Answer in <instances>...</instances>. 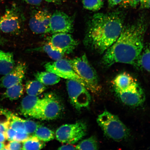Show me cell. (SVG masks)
I'll return each instance as SVG.
<instances>
[{"mask_svg":"<svg viewBox=\"0 0 150 150\" xmlns=\"http://www.w3.org/2000/svg\"><path fill=\"white\" fill-rule=\"evenodd\" d=\"M147 21L142 16L134 22L124 25L117 40L105 52L102 63L106 67L116 63L127 64L137 67L144 46Z\"/></svg>","mask_w":150,"mask_h":150,"instance_id":"1","label":"cell"},{"mask_svg":"<svg viewBox=\"0 0 150 150\" xmlns=\"http://www.w3.org/2000/svg\"><path fill=\"white\" fill-rule=\"evenodd\" d=\"M125 16L121 11L94 15L88 24L84 39L86 45L99 54L104 53L120 35Z\"/></svg>","mask_w":150,"mask_h":150,"instance_id":"2","label":"cell"},{"mask_svg":"<svg viewBox=\"0 0 150 150\" xmlns=\"http://www.w3.org/2000/svg\"><path fill=\"white\" fill-rule=\"evenodd\" d=\"M97 122L108 138L120 142L128 138L130 131L117 116L105 110L98 116Z\"/></svg>","mask_w":150,"mask_h":150,"instance_id":"3","label":"cell"},{"mask_svg":"<svg viewBox=\"0 0 150 150\" xmlns=\"http://www.w3.org/2000/svg\"><path fill=\"white\" fill-rule=\"evenodd\" d=\"M69 61L75 72L87 84L89 91L95 93L100 91L97 72L90 64L86 54Z\"/></svg>","mask_w":150,"mask_h":150,"instance_id":"4","label":"cell"},{"mask_svg":"<svg viewBox=\"0 0 150 150\" xmlns=\"http://www.w3.org/2000/svg\"><path fill=\"white\" fill-rule=\"evenodd\" d=\"M87 132L86 124L82 122L62 125L57 129L56 139L62 143L74 144L86 136Z\"/></svg>","mask_w":150,"mask_h":150,"instance_id":"5","label":"cell"},{"mask_svg":"<svg viewBox=\"0 0 150 150\" xmlns=\"http://www.w3.org/2000/svg\"><path fill=\"white\" fill-rule=\"evenodd\" d=\"M60 100L53 93L46 94L41 99L40 107L35 119L49 120L59 117L62 111Z\"/></svg>","mask_w":150,"mask_h":150,"instance_id":"6","label":"cell"},{"mask_svg":"<svg viewBox=\"0 0 150 150\" xmlns=\"http://www.w3.org/2000/svg\"><path fill=\"white\" fill-rule=\"evenodd\" d=\"M66 84L70 102L74 108L79 110L89 106L91 98L87 88L72 80H67Z\"/></svg>","mask_w":150,"mask_h":150,"instance_id":"7","label":"cell"},{"mask_svg":"<svg viewBox=\"0 0 150 150\" xmlns=\"http://www.w3.org/2000/svg\"><path fill=\"white\" fill-rule=\"evenodd\" d=\"M45 67L46 71L53 73L60 78L79 82L88 89L87 84L75 72L69 61L61 59L48 62L45 65Z\"/></svg>","mask_w":150,"mask_h":150,"instance_id":"8","label":"cell"},{"mask_svg":"<svg viewBox=\"0 0 150 150\" xmlns=\"http://www.w3.org/2000/svg\"><path fill=\"white\" fill-rule=\"evenodd\" d=\"M74 31V20L65 13L56 11L52 15L50 33H71Z\"/></svg>","mask_w":150,"mask_h":150,"instance_id":"9","label":"cell"},{"mask_svg":"<svg viewBox=\"0 0 150 150\" xmlns=\"http://www.w3.org/2000/svg\"><path fill=\"white\" fill-rule=\"evenodd\" d=\"M48 43L54 48L64 54L72 53L78 45L77 41L72 35L66 33H54Z\"/></svg>","mask_w":150,"mask_h":150,"instance_id":"10","label":"cell"},{"mask_svg":"<svg viewBox=\"0 0 150 150\" xmlns=\"http://www.w3.org/2000/svg\"><path fill=\"white\" fill-rule=\"evenodd\" d=\"M115 92L120 100L127 106H139L145 100V93L138 83L125 91Z\"/></svg>","mask_w":150,"mask_h":150,"instance_id":"11","label":"cell"},{"mask_svg":"<svg viewBox=\"0 0 150 150\" xmlns=\"http://www.w3.org/2000/svg\"><path fill=\"white\" fill-rule=\"evenodd\" d=\"M20 29V19L16 7L6 9L0 18V29L4 33L14 34Z\"/></svg>","mask_w":150,"mask_h":150,"instance_id":"12","label":"cell"},{"mask_svg":"<svg viewBox=\"0 0 150 150\" xmlns=\"http://www.w3.org/2000/svg\"><path fill=\"white\" fill-rule=\"evenodd\" d=\"M52 15L46 10H40L30 19L29 26L31 30L37 34L50 33V24Z\"/></svg>","mask_w":150,"mask_h":150,"instance_id":"13","label":"cell"},{"mask_svg":"<svg viewBox=\"0 0 150 150\" xmlns=\"http://www.w3.org/2000/svg\"><path fill=\"white\" fill-rule=\"evenodd\" d=\"M27 65L23 62H19L8 74L5 75L1 80V86L7 88L21 83L25 77Z\"/></svg>","mask_w":150,"mask_h":150,"instance_id":"14","label":"cell"},{"mask_svg":"<svg viewBox=\"0 0 150 150\" xmlns=\"http://www.w3.org/2000/svg\"><path fill=\"white\" fill-rule=\"evenodd\" d=\"M41 99L37 96L28 95L22 99L20 108L21 112L26 117L36 118Z\"/></svg>","mask_w":150,"mask_h":150,"instance_id":"15","label":"cell"},{"mask_svg":"<svg viewBox=\"0 0 150 150\" xmlns=\"http://www.w3.org/2000/svg\"><path fill=\"white\" fill-rule=\"evenodd\" d=\"M137 83V82L132 76L125 72L117 75L112 81L115 91H125Z\"/></svg>","mask_w":150,"mask_h":150,"instance_id":"16","label":"cell"},{"mask_svg":"<svg viewBox=\"0 0 150 150\" xmlns=\"http://www.w3.org/2000/svg\"><path fill=\"white\" fill-rule=\"evenodd\" d=\"M15 65L13 54L0 50V74L5 76L8 74Z\"/></svg>","mask_w":150,"mask_h":150,"instance_id":"17","label":"cell"},{"mask_svg":"<svg viewBox=\"0 0 150 150\" xmlns=\"http://www.w3.org/2000/svg\"><path fill=\"white\" fill-rule=\"evenodd\" d=\"M35 76L36 80L46 86L55 85L61 80V78L57 75L47 71L38 72L35 74Z\"/></svg>","mask_w":150,"mask_h":150,"instance_id":"18","label":"cell"},{"mask_svg":"<svg viewBox=\"0 0 150 150\" xmlns=\"http://www.w3.org/2000/svg\"><path fill=\"white\" fill-rule=\"evenodd\" d=\"M136 68L144 70L150 74V42L144 45Z\"/></svg>","mask_w":150,"mask_h":150,"instance_id":"19","label":"cell"},{"mask_svg":"<svg viewBox=\"0 0 150 150\" xmlns=\"http://www.w3.org/2000/svg\"><path fill=\"white\" fill-rule=\"evenodd\" d=\"M24 88L21 83L16 84L7 88L3 94V97L11 100H16L23 94Z\"/></svg>","mask_w":150,"mask_h":150,"instance_id":"20","label":"cell"},{"mask_svg":"<svg viewBox=\"0 0 150 150\" xmlns=\"http://www.w3.org/2000/svg\"><path fill=\"white\" fill-rule=\"evenodd\" d=\"M46 88L44 84L37 80L29 81L25 85L26 91L28 95L34 96L40 95Z\"/></svg>","mask_w":150,"mask_h":150,"instance_id":"21","label":"cell"},{"mask_svg":"<svg viewBox=\"0 0 150 150\" xmlns=\"http://www.w3.org/2000/svg\"><path fill=\"white\" fill-rule=\"evenodd\" d=\"M44 142L39 140L36 136L29 137L27 140L23 142L22 149L25 150H40L44 148Z\"/></svg>","mask_w":150,"mask_h":150,"instance_id":"22","label":"cell"},{"mask_svg":"<svg viewBox=\"0 0 150 150\" xmlns=\"http://www.w3.org/2000/svg\"><path fill=\"white\" fill-rule=\"evenodd\" d=\"M34 136L43 142H48L54 139L55 134L53 131L45 127L39 125Z\"/></svg>","mask_w":150,"mask_h":150,"instance_id":"23","label":"cell"},{"mask_svg":"<svg viewBox=\"0 0 150 150\" xmlns=\"http://www.w3.org/2000/svg\"><path fill=\"white\" fill-rule=\"evenodd\" d=\"M98 149V142L94 136L82 140L76 146V150H97Z\"/></svg>","mask_w":150,"mask_h":150,"instance_id":"24","label":"cell"},{"mask_svg":"<svg viewBox=\"0 0 150 150\" xmlns=\"http://www.w3.org/2000/svg\"><path fill=\"white\" fill-rule=\"evenodd\" d=\"M9 120L10 127L11 128L14 129L16 132H26L24 120L11 114L9 117Z\"/></svg>","mask_w":150,"mask_h":150,"instance_id":"25","label":"cell"},{"mask_svg":"<svg viewBox=\"0 0 150 150\" xmlns=\"http://www.w3.org/2000/svg\"><path fill=\"white\" fill-rule=\"evenodd\" d=\"M41 50L45 52L49 57L56 61L62 59L64 54L54 48L50 43H47L42 47Z\"/></svg>","mask_w":150,"mask_h":150,"instance_id":"26","label":"cell"},{"mask_svg":"<svg viewBox=\"0 0 150 150\" xmlns=\"http://www.w3.org/2000/svg\"><path fill=\"white\" fill-rule=\"evenodd\" d=\"M82 2L84 8L93 11L100 10L104 5V2L100 0H82Z\"/></svg>","mask_w":150,"mask_h":150,"instance_id":"27","label":"cell"},{"mask_svg":"<svg viewBox=\"0 0 150 150\" xmlns=\"http://www.w3.org/2000/svg\"><path fill=\"white\" fill-rule=\"evenodd\" d=\"M24 124L26 132L29 134H34L39 125L35 122L30 120H24Z\"/></svg>","mask_w":150,"mask_h":150,"instance_id":"28","label":"cell"},{"mask_svg":"<svg viewBox=\"0 0 150 150\" xmlns=\"http://www.w3.org/2000/svg\"><path fill=\"white\" fill-rule=\"evenodd\" d=\"M141 0H123L121 6L125 8H134L139 4Z\"/></svg>","mask_w":150,"mask_h":150,"instance_id":"29","label":"cell"},{"mask_svg":"<svg viewBox=\"0 0 150 150\" xmlns=\"http://www.w3.org/2000/svg\"><path fill=\"white\" fill-rule=\"evenodd\" d=\"M22 146L20 142L13 140L10 142L6 146L4 150H21Z\"/></svg>","mask_w":150,"mask_h":150,"instance_id":"30","label":"cell"},{"mask_svg":"<svg viewBox=\"0 0 150 150\" xmlns=\"http://www.w3.org/2000/svg\"><path fill=\"white\" fill-rule=\"evenodd\" d=\"M29 134L26 132H16L14 140L19 142H23L29 137Z\"/></svg>","mask_w":150,"mask_h":150,"instance_id":"31","label":"cell"},{"mask_svg":"<svg viewBox=\"0 0 150 150\" xmlns=\"http://www.w3.org/2000/svg\"><path fill=\"white\" fill-rule=\"evenodd\" d=\"M16 133V130L9 127L5 133L6 139L9 141L14 140Z\"/></svg>","mask_w":150,"mask_h":150,"instance_id":"32","label":"cell"},{"mask_svg":"<svg viewBox=\"0 0 150 150\" xmlns=\"http://www.w3.org/2000/svg\"><path fill=\"white\" fill-rule=\"evenodd\" d=\"M10 127L9 117L6 121L0 122V132L5 133Z\"/></svg>","mask_w":150,"mask_h":150,"instance_id":"33","label":"cell"},{"mask_svg":"<svg viewBox=\"0 0 150 150\" xmlns=\"http://www.w3.org/2000/svg\"><path fill=\"white\" fill-rule=\"evenodd\" d=\"M140 4L142 9H150V0H141Z\"/></svg>","mask_w":150,"mask_h":150,"instance_id":"34","label":"cell"},{"mask_svg":"<svg viewBox=\"0 0 150 150\" xmlns=\"http://www.w3.org/2000/svg\"><path fill=\"white\" fill-rule=\"evenodd\" d=\"M123 1V0H108L109 7L112 8L121 4Z\"/></svg>","mask_w":150,"mask_h":150,"instance_id":"35","label":"cell"},{"mask_svg":"<svg viewBox=\"0 0 150 150\" xmlns=\"http://www.w3.org/2000/svg\"><path fill=\"white\" fill-rule=\"evenodd\" d=\"M67 145H63L59 147V150H75L76 149V146L72 145V144H67Z\"/></svg>","mask_w":150,"mask_h":150,"instance_id":"36","label":"cell"},{"mask_svg":"<svg viewBox=\"0 0 150 150\" xmlns=\"http://www.w3.org/2000/svg\"><path fill=\"white\" fill-rule=\"evenodd\" d=\"M26 3L32 5H40L43 0H24Z\"/></svg>","mask_w":150,"mask_h":150,"instance_id":"37","label":"cell"},{"mask_svg":"<svg viewBox=\"0 0 150 150\" xmlns=\"http://www.w3.org/2000/svg\"><path fill=\"white\" fill-rule=\"evenodd\" d=\"M6 139L5 133L0 132V142L4 143Z\"/></svg>","mask_w":150,"mask_h":150,"instance_id":"38","label":"cell"},{"mask_svg":"<svg viewBox=\"0 0 150 150\" xmlns=\"http://www.w3.org/2000/svg\"><path fill=\"white\" fill-rule=\"evenodd\" d=\"M48 3H55V4H59L61 3L63 0H43Z\"/></svg>","mask_w":150,"mask_h":150,"instance_id":"39","label":"cell"},{"mask_svg":"<svg viewBox=\"0 0 150 150\" xmlns=\"http://www.w3.org/2000/svg\"><path fill=\"white\" fill-rule=\"evenodd\" d=\"M5 147V145L3 142H0V150H4Z\"/></svg>","mask_w":150,"mask_h":150,"instance_id":"40","label":"cell"},{"mask_svg":"<svg viewBox=\"0 0 150 150\" xmlns=\"http://www.w3.org/2000/svg\"><path fill=\"white\" fill-rule=\"evenodd\" d=\"M0 30H1V29H0ZM3 39H2L1 35H0V44H3Z\"/></svg>","mask_w":150,"mask_h":150,"instance_id":"41","label":"cell"},{"mask_svg":"<svg viewBox=\"0 0 150 150\" xmlns=\"http://www.w3.org/2000/svg\"><path fill=\"white\" fill-rule=\"evenodd\" d=\"M100 1H103L104 0H100Z\"/></svg>","mask_w":150,"mask_h":150,"instance_id":"42","label":"cell"}]
</instances>
